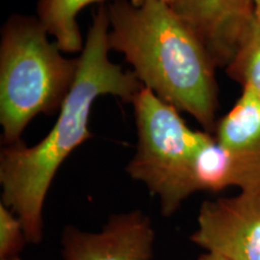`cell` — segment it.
<instances>
[{
  "label": "cell",
  "instance_id": "cell-1",
  "mask_svg": "<svg viewBox=\"0 0 260 260\" xmlns=\"http://www.w3.org/2000/svg\"><path fill=\"white\" fill-rule=\"evenodd\" d=\"M109 12L99 5L81 52L76 80L50 133L37 145L23 141L5 146L0 153L2 204L18 217L29 243L44 237V205L61 164L92 138L88 123L98 98L112 95L132 104L142 84L109 58Z\"/></svg>",
  "mask_w": 260,
  "mask_h": 260
},
{
  "label": "cell",
  "instance_id": "cell-2",
  "mask_svg": "<svg viewBox=\"0 0 260 260\" xmlns=\"http://www.w3.org/2000/svg\"><path fill=\"white\" fill-rule=\"evenodd\" d=\"M109 47L162 102L213 134L218 110L216 65L193 29L164 0H112Z\"/></svg>",
  "mask_w": 260,
  "mask_h": 260
},
{
  "label": "cell",
  "instance_id": "cell-3",
  "mask_svg": "<svg viewBox=\"0 0 260 260\" xmlns=\"http://www.w3.org/2000/svg\"><path fill=\"white\" fill-rule=\"evenodd\" d=\"M38 17L12 15L0 41V125L5 146L38 115L59 111L73 88L80 58L65 57Z\"/></svg>",
  "mask_w": 260,
  "mask_h": 260
},
{
  "label": "cell",
  "instance_id": "cell-4",
  "mask_svg": "<svg viewBox=\"0 0 260 260\" xmlns=\"http://www.w3.org/2000/svg\"><path fill=\"white\" fill-rule=\"evenodd\" d=\"M132 105L138 129V148L126 172L158 198L161 213L169 217L194 194V160L213 135L189 128L180 111L144 86Z\"/></svg>",
  "mask_w": 260,
  "mask_h": 260
},
{
  "label": "cell",
  "instance_id": "cell-5",
  "mask_svg": "<svg viewBox=\"0 0 260 260\" xmlns=\"http://www.w3.org/2000/svg\"><path fill=\"white\" fill-rule=\"evenodd\" d=\"M190 241L226 260H260V187L205 201Z\"/></svg>",
  "mask_w": 260,
  "mask_h": 260
},
{
  "label": "cell",
  "instance_id": "cell-6",
  "mask_svg": "<svg viewBox=\"0 0 260 260\" xmlns=\"http://www.w3.org/2000/svg\"><path fill=\"white\" fill-rule=\"evenodd\" d=\"M155 233L140 210L113 214L100 232L67 226L61 234L63 260H151Z\"/></svg>",
  "mask_w": 260,
  "mask_h": 260
},
{
  "label": "cell",
  "instance_id": "cell-7",
  "mask_svg": "<svg viewBox=\"0 0 260 260\" xmlns=\"http://www.w3.org/2000/svg\"><path fill=\"white\" fill-rule=\"evenodd\" d=\"M175 12L193 29L216 68H225L256 21L252 0H175Z\"/></svg>",
  "mask_w": 260,
  "mask_h": 260
},
{
  "label": "cell",
  "instance_id": "cell-8",
  "mask_svg": "<svg viewBox=\"0 0 260 260\" xmlns=\"http://www.w3.org/2000/svg\"><path fill=\"white\" fill-rule=\"evenodd\" d=\"M230 187H237L240 190L260 187V152L225 148L212 136L194 160L193 193H217Z\"/></svg>",
  "mask_w": 260,
  "mask_h": 260
},
{
  "label": "cell",
  "instance_id": "cell-9",
  "mask_svg": "<svg viewBox=\"0 0 260 260\" xmlns=\"http://www.w3.org/2000/svg\"><path fill=\"white\" fill-rule=\"evenodd\" d=\"M213 134L225 148L260 152V96L252 87H242L232 110L217 121Z\"/></svg>",
  "mask_w": 260,
  "mask_h": 260
},
{
  "label": "cell",
  "instance_id": "cell-10",
  "mask_svg": "<svg viewBox=\"0 0 260 260\" xmlns=\"http://www.w3.org/2000/svg\"><path fill=\"white\" fill-rule=\"evenodd\" d=\"M106 0H38L37 17L65 53H81L84 42L77 16L81 10ZM138 2V0H132Z\"/></svg>",
  "mask_w": 260,
  "mask_h": 260
},
{
  "label": "cell",
  "instance_id": "cell-11",
  "mask_svg": "<svg viewBox=\"0 0 260 260\" xmlns=\"http://www.w3.org/2000/svg\"><path fill=\"white\" fill-rule=\"evenodd\" d=\"M230 79L249 86L260 96V22L256 21L225 68Z\"/></svg>",
  "mask_w": 260,
  "mask_h": 260
},
{
  "label": "cell",
  "instance_id": "cell-12",
  "mask_svg": "<svg viewBox=\"0 0 260 260\" xmlns=\"http://www.w3.org/2000/svg\"><path fill=\"white\" fill-rule=\"evenodd\" d=\"M27 242L21 220L0 203V256L19 255Z\"/></svg>",
  "mask_w": 260,
  "mask_h": 260
},
{
  "label": "cell",
  "instance_id": "cell-13",
  "mask_svg": "<svg viewBox=\"0 0 260 260\" xmlns=\"http://www.w3.org/2000/svg\"><path fill=\"white\" fill-rule=\"evenodd\" d=\"M197 260H226L224 258H220L218 255H213V254H210V253H203V254H200L198 256Z\"/></svg>",
  "mask_w": 260,
  "mask_h": 260
},
{
  "label": "cell",
  "instance_id": "cell-14",
  "mask_svg": "<svg viewBox=\"0 0 260 260\" xmlns=\"http://www.w3.org/2000/svg\"><path fill=\"white\" fill-rule=\"evenodd\" d=\"M252 3H253V6H254L256 18H258V21L260 22V0H252Z\"/></svg>",
  "mask_w": 260,
  "mask_h": 260
},
{
  "label": "cell",
  "instance_id": "cell-15",
  "mask_svg": "<svg viewBox=\"0 0 260 260\" xmlns=\"http://www.w3.org/2000/svg\"><path fill=\"white\" fill-rule=\"evenodd\" d=\"M0 260H21L19 255L16 256H0Z\"/></svg>",
  "mask_w": 260,
  "mask_h": 260
},
{
  "label": "cell",
  "instance_id": "cell-16",
  "mask_svg": "<svg viewBox=\"0 0 260 260\" xmlns=\"http://www.w3.org/2000/svg\"><path fill=\"white\" fill-rule=\"evenodd\" d=\"M164 2H165V3H168V4L172 5V4H174V2H175V0H164Z\"/></svg>",
  "mask_w": 260,
  "mask_h": 260
}]
</instances>
